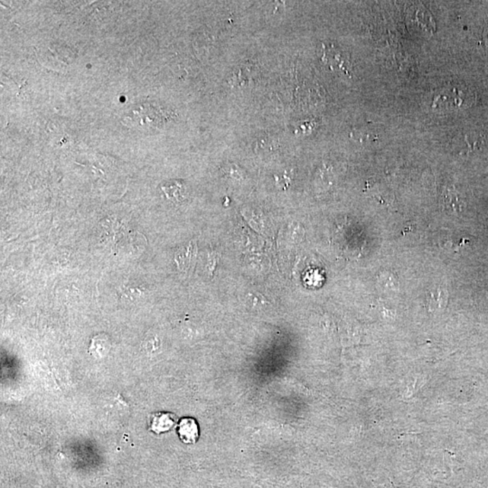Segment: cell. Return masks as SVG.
Here are the masks:
<instances>
[{"label":"cell","mask_w":488,"mask_h":488,"mask_svg":"<svg viewBox=\"0 0 488 488\" xmlns=\"http://www.w3.org/2000/svg\"><path fill=\"white\" fill-rule=\"evenodd\" d=\"M167 113L165 108L155 104H140L127 115V120L140 130L151 129L161 126L168 119Z\"/></svg>","instance_id":"6da1fadb"},{"label":"cell","mask_w":488,"mask_h":488,"mask_svg":"<svg viewBox=\"0 0 488 488\" xmlns=\"http://www.w3.org/2000/svg\"><path fill=\"white\" fill-rule=\"evenodd\" d=\"M322 60L334 71L349 73L350 70L349 56L343 50L333 46H324Z\"/></svg>","instance_id":"7a4b0ae2"},{"label":"cell","mask_w":488,"mask_h":488,"mask_svg":"<svg viewBox=\"0 0 488 488\" xmlns=\"http://www.w3.org/2000/svg\"><path fill=\"white\" fill-rule=\"evenodd\" d=\"M178 436L186 444H194L199 438V425L193 418H184L178 423Z\"/></svg>","instance_id":"3957f363"},{"label":"cell","mask_w":488,"mask_h":488,"mask_svg":"<svg viewBox=\"0 0 488 488\" xmlns=\"http://www.w3.org/2000/svg\"><path fill=\"white\" fill-rule=\"evenodd\" d=\"M196 244L191 241L189 244L178 248L175 254V261L178 269L186 271L192 265L196 255Z\"/></svg>","instance_id":"277c9868"},{"label":"cell","mask_w":488,"mask_h":488,"mask_svg":"<svg viewBox=\"0 0 488 488\" xmlns=\"http://www.w3.org/2000/svg\"><path fill=\"white\" fill-rule=\"evenodd\" d=\"M162 191L165 197L174 203L183 202L187 196V188L184 182L180 180L169 181L162 184Z\"/></svg>","instance_id":"5b68a950"},{"label":"cell","mask_w":488,"mask_h":488,"mask_svg":"<svg viewBox=\"0 0 488 488\" xmlns=\"http://www.w3.org/2000/svg\"><path fill=\"white\" fill-rule=\"evenodd\" d=\"M175 418L171 413H157L152 418L151 430L158 434L167 432L173 428Z\"/></svg>","instance_id":"8992f818"},{"label":"cell","mask_w":488,"mask_h":488,"mask_svg":"<svg viewBox=\"0 0 488 488\" xmlns=\"http://www.w3.org/2000/svg\"><path fill=\"white\" fill-rule=\"evenodd\" d=\"M448 292L445 289L438 288L432 289L428 294L430 308L432 311L444 308L448 303Z\"/></svg>","instance_id":"52a82bcc"},{"label":"cell","mask_w":488,"mask_h":488,"mask_svg":"<svg viewBox=\"0 0 488 488\" xmlns=\"http://www.w3.org/2000/svg\"><path fill=\"white\" fill-rule=\"evenodd\" d=\"M442 201L443 206L448 213H457L461 208L457 194L453 190L446 189L443 194Z\"/></svg>","instance_id":"ba28073f"}]
</instances>
